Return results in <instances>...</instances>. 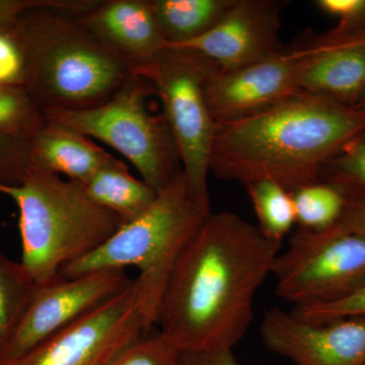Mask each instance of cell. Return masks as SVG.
<instances>
[{"instance_id": "cell-1", "label": "cell", "mask_w": 365, "mask_h": 365, "mask_svg": "<svg viewBox=\"0 0 365 365\" xmlns=\"http://www.w3.org/2000/svg\"><path fill=\"white\" fill-rule=\"evenodd\" d=\"M279 250L239 215L211 212L170 271L155 326L180 351L232 349Z\"/></svg>"}, {"instance_id": "cell-2", "label": "cell", "mask_w": 365, "mask_h": 365, "mask_svg": "<svg viewBox=\"0 0 365 365\" xmlns=\"http://www.w3.org/2000/svg\"><path fill=\"white\" fill-rule=\"evenodd\" d=\"M365 136V112L295 93L250 116L216 124L209 170L245 187L270 180L289 193L321 182L324 170Z\"/></svg>"}, {"instance_id": "cell-3", "label": "cell", "mask_w": 365, "mask_h": 365, "mask_svg": "<svg viewBox=\"0 0 365 365\" xmlns=\"http://www.w3.org/2000/svg\"><path fill=\"white\" fill-rule=\"evenodd\" d=\"M78 14L45 7L11 26L25 54L24 88L43 113L105 104L134 76L130 64L100 42Z\"/></svg>"}, {"instance_id": "cell-4", "label": "cell", "mask_w": 365, "mask_h": 365, "mask_svg": "<svg viewBox=\"0 0 365 365\" xmlns=\"http://www.w3.org/2000/svg\"><path fill=\"white\" fill-rule=\"evenodd\" d=\"M19 208L21 265L36 284L58 277L64 266L81 260L124 225L93 202L81 182L33 167L20 184L0 182Z\"/></svg>"}, {"instance_id": "cell-5", "label": "cell", "mask_w": 365, "mask_h": 365, "mask_svg": "<svg viewBox=\"0 0 365 365\" xmlns=\"http://www.w3.org/2000/svg\"><path fill=\"white\" fill-rule=\"evenodd\" d=\"M210 213V203L192 194L181 168L145 212L124 223L93 253L64 266L60 275L74 278L107 269L136 267L163 299L178 257Z\"/></svg>"}, {"instance_id": "cell-6", "label": "cell", "mask_w": 365, "mask_h": 365, "mask_svg": "<svg viewBox=\"0 0 365 365\" xmlns=\"http://www.w3.org/2000/svg\"><path fill=\"white\" fill-rule=\"evenodd\" d=\"M153 90L134 74L105 104L78 111L44 113L49 121L111 146L138 170L141 180L160 192L181 169L176 141L167 120L148 108Z\"/></svg>"}, {"instance_id": "cell-7", "label": "cell", "mask_w": 365, "mask_h": 365, "mask_svg": "<svg viewBox=\"0 0 365 365\" xmlns=\"http://www.w3.org/2000/svg\"><path fill=\"white\" fill-rule=\"evenodd\" d=\"M217 68L194 50L165 46L133 69L160 98L192 194L206 203H210L207 176L216 124L209 113L204 88Z\"/></svg>"}, {"instance_id": "cell-8", "label": "cell", "mask_w": 365, "mask_h": 365, "mask_svg": "<svg viewBox=\"0 0 365 365\" xmlns=\"http://www.w3.org/2000/svg\"><path fill=\"white\" fill-rule=\"evenodd\" d=\"M158 302L148 281L139 275L78 323L4 365H107L124 347L153 330Z\"/></svg>"}, {"instance_id": "cell-9", "label": "cell", "mask_w": 365, "mask_h": 365, "mask_svg": "<svg viewBox=\"0 0 365 365\" xmlns=\"http://www.w3.org/2000/svg\"><path fill=\"white\" fill-rule=\"evenodd\" d=\"M271 274L278 297L294 307L344 299L365 285V235L299 227Z\"/></svg>"}, {"instance_id": "cell-10", "label": "cell", "mask_w": 365, "mask_h": 365, "mask_svg": "<svg viewBox=\"0 0 365 365\" xmlns=\"http://www.w3.org/2000/svg\"><path fill=\"white\" fill-rule=\"evenodd\" d=\"M124 269L58 277L36 285L23 316L0 348V365L11 364L53 336L78 323L128 287Z\"/></svg>"}, {"instance_id": "cell-11", "label": "cell", "mask_w": 365, "mask_h": 365, "mask_svg": "<svg viewBox=\"0 0 365 365\" xmlns=\"http://www.w3.org/2000/svg\"><path fill=\"white\" fill-rule=\"evenodd\" d=\"M302 57L297 49L281 51L249 66L215 69L205 83L206 104L215 124L267 109L299 93Z\"/></svg>"}, {"instance_id": "cell-12", "label": "cell", "mask_w": 365, "mask_h": 365, "mask_svg": "<svg viewBox=\"0 0 365 365\" xmlns=\"http://www.w3.org/2000/svg\"><path fill=\"white\" fill-rule=\"evenodd\" d=\"M260 334L268 349L297 365H365V317L309 324L273 307Z\"/></svg>"}, {"instance_id": "cell-13", "label": "cell", "mask_w": 365, "mask_h": 365, "mask_svg": "<svg viewBox=\"0 0 365 365\" xmlns=\"http://www.w3.org/2000/svg\"><path fill=\"white\" fill-rule=\"evenodd\" d=\"M280 13V4L272 0H235L207 33L172 47L200 53L220 71L249 66L281 51Z\"/></svg>"}, {"instance_id": "cell-14", "label": "cell", "mask_w": 365, "mask_h": 365, "mask_svg": "<svg viewBox=\"0 0 365 365\" xmlns=\"http://www.w3.org/2000/svg\"><path fill=\"white\" fill-rule=\"evenodd\" d=\"M78 19L133 69L167 46L151 0H98L95 6L79 14Z\"/></svg>"}, {"instance_id": "cell-15", "label": "cell", "mask_w": 365, "mask_h": 365, "mask_svg": "<svg viewBox=\"0 0 365 365\" xmlns=\"http://www.w3.org/2000/svg\"><path fill=\"white\" fill-rule=\"evenodd\" d=\"M302 57L299 91L354 107L365 93V46L314 39L297 49Z\"/></svg>"}, {"instance_id": "cell-16", "label": "cell", "mask_w": 365, "mask_h": 365, "mask_svg": "<svg viewBox=\"0 0 365 365\" xmlns=\"http://www.w3.org/2000/svg\"><path fill=\"white\" fill-rule=\"evenodd\" d=\"M31 151L33 167L83 185L116 160L90 137L47 119L31 139Z\"/></svg>"}, {"instance_id": "cell-17", "label": "cell", "mask_w": 365, "mask_h": 365, "mask_svg": "<svg viewBox=\"0 0 365 365\" xmlns=\"http://www.w3.org/2000/svg\"><path fill=\"white\" fill-rule=\"evenodd\" d=\"M83 187L93 202L111 211L124 223L145 212L158 196L143 180L132 176L128 167L118 158L98 170Z\"/></svg>"}, {"instance_id": "cell-18", "label": "cell", "mask_w": 365, "mask_h": 365, "mask_svg": "<svg viewBox=\"0 0 365 365\" xmlns=\"http://www.w3.org/2000/svg\"><path fill=\"white\" fill-rule=\"evenodd\" d=\"M235 0H151L167 45L181 46L213 28Z\"/></svg>"}, {"instance_id": "cell-19", "label": "cell", "mask_w": 365, "mask_h": 365, "mask_svg": "<svg viewBox=\"0 0 365 365\" xmlns=\"http://www.w3.org/2000/svg\"><path fill=\"white\" fill-rule=\"evenodd\" d=\"M261 234L281 247L294 223L295 209L292 194L270 180H260L247 185Z\"/></svg>"}, {"instance_id": "cell-20", "label": "cell", "mask_w": 365, "mask_h": 365, "mask_svg": "<svg viewBox=\"0 0 365 365\" xmlns=\"http://www.w3.org/2000/svg\"><path fill=\"white\" fill-rule=\"evenodd\" d=\"M295 217L300 228L329 230L339 222L345 210V194L328 182L307 185L292 193Z\"/></svg>"}, {"instance_id": "cell-21", "label": "cell", "mask_w": 365, "mask_h": 365, "mask_svg": "<svg viewBox=\"0 0 365 365\" xmlns=\"http://www.w3.org/2000/svg\"><path fill=\"white\" fill-rule=\"evenodd\" d=\"M36 285L21 262L0 251V348L20 322Z\"/></svg>"}, {"instance_id": "cell-22", "label": "cell", "mask_w": 365, "mask_h": 365, "mask_svg": "<svg viewBox=\"0 0 365 365\" xmlns=\"http://www.w3.org/2000/svg\"><path fill=\"white\" fill-rule=\"evenodd\" d=\"M45 122L44 113L24 86L0 85V136L31 140Z\"/></svg>"}, {"instance_id": "cell-23", "label": "cell", "mask_w": 365, "mask_h": 365, "mask_svg": "<svg viewBox=\"0 0 365 365\" xmlns=\"http://www.w3.org/2000/svg\"><path fill=\"white\" fill-rule=\"evenodd\" d=\"M323 176L345 196L365 197V136L353 141L334 158Z\"/></svg>"}, {"instance_id": "cell-24", "label": "cell", "mask_w": 365, "mask_h": 365, "mask_svg": "<svg viewBox=\"0 0 365 365\" xmlns=\"http://www.w3.org/2000/svg\"><path fill=\"white\" fill-rule=\"evenodd\" d=\"M180 352L167 336L151 331L124 347L107 365H178Z\"/></svg>"}, {"instance_id": "cell-25", "label": "cell", "mask_w": 365, "mask_h": 365, "mask_svg": "<svg viewBox=\"0 0 365 365\" xmlns=\"http://www.w3.org/2000/svg\"><path fill=\"white\" fill-rule=\"evenodd\" d=\"M314 4L338 21L332 31L317 39L335 41L365 34V0H317Z\"/></svg>"}, {"instance_id": "cell-26", "label": "cell", "mask_w": 365, "mask_h": 365, "mask_svg": "<svg viewBox=\"0 0 365 365\" xmlns=\"http://www.w3.org/2000/svg\"><path fill=\"white\" fill-rule=\"evenodd\" d=\"M290 313L300 321L309 324H325L337 319L365 317V285L337 302L294 307Z\"/></svg>"}, {"instance_id": "cell-27", "label": "cell", "mask_w": 365, "mask_h": 365, "mask_svg": "<svg viewBox=\"0 0 365 365\" xmlns=\"http://www.w3.org/2000/svg\"><path fill=\"white\" fill-rule=\"evenodd\" d=\"M32 168L31 140L0 136V182L20 184Z\"/></svg>"}, {"instance_id": "cell-28", "label": "cell", "mask_w": 365, "mask_h": 365, "mask_svg": "<svg viewBox=\"0 0 365 365\" xmlns=\"http://www.w3.org/2000/svg\"><path fill=\"white\" fill-rule=\"evenodd\" d=\"M11 26L0 29V85L24 86L25 54Z\"/></svg>"}, {"instance_id": "cell-29", "label": "cell", "mask_w": 365, "mask_h": 365, "mask_svg": "<svg viewBox=\"0 0 365 365\" xmlns=\"http://www.w3.org/2000/svg\"><path fill=\"white\" fill-rule=\"evenodd\" d=\"M83 6V0H0V29L13 25L24 14L35 9L54 7L78 11Z\"/></svg>"}, {"instance_id": "cell-30", "label": "cell", "mask_w": 365, "mask_h": 365, "mask_svg": "<svg viewBox=\"0 0 365 365\" xmlns=\"http://www.w3.org/2000/svg\"><path fill=\"white\" fill-rule=\"evenodd\" d=\"M346 206L339 222L331 230L346 234L365 235V197L346 196Z\"/></svg>"}, {"instance_id": "cell-31", "label": "cell", "mask_w": 365, "mask_h": 365, "mask_svg": "<svg viewBox=\"0 0 365 365\" xmlns=\"http://www.w3.org/2000/svg\"><path fill=\"white\" fill-rule=\"evenodd\" d=\"M178 365H241L232 349L194 350L180 352Z\"/></svg>"}, {"instance_id": "cell-32", "label": "cell", "mask_w": 365, "mask_h": 365, "mask_svg": "<svg viewBox=\"0 0 365 365\" xmlns=\"http://www.w3.org/2000/svg\"><path fill=\"white\" fill-rule=\"evenodd\" d=\"M335 41H347V42L353 43V44L365 46V34H362V35L354 36V37L351 38H346V39ZM324 42H330V41H324Z\"/></svg>"}, {"instance_id": "cell-33", "label": "cell", "mask_w": 365, "mask_h": 365, "mask_svg": "<svg viewBox=\"0 0 365 365\" xmlns=\"http://www.w3.org/2000/svg\"><path fill=\"white\" fill-rule=\"evenodd\" d=\"M355 109L360 110V111L365 112V93L362 96L361 98L354 105Z\"/></svg>"}]
</instances>
